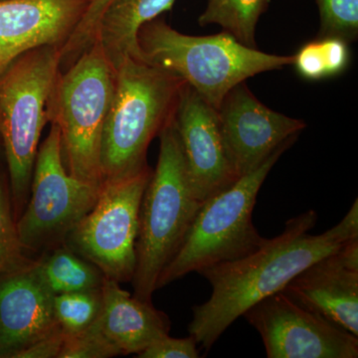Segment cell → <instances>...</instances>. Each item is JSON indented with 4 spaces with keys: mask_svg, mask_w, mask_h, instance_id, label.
I'll list each match as a JSON object with an SVG mask.
<instances>
[{
    "mask_svg": "<svg viewBox=\"0 0 358 358\" xmlns=\"http://www.w3.org/2000/svg\"><path fill=\"white\" fill-rule=\"evenodd\" d=\"M60 73V48L43 46L23 53L0 76V136L16 220L29 199L40 138Z\"/></svg>",
    "mask_w": 358,
    "mask_h": 358,
    "instance_id": "5b68a950",
    "label": "cell"
},
{
    "mask_svg": "<svg viewBox=\"0 0 358 358\" xmlns=\"http://www.w3.org/2000/svg\"><path fill=\"white\" fill-rule=\"evenodd\" d=\"M320 37L338 36L352 41L358 35V0H317Z\"/></svg>",
    "mask_w": 358,
    "mask_h": 358,
    "instance_id": "7402d4cb",
    "label": "cell"
},
{
    "mask_svg": "<svg viewBox=\"0 0 358 358\" xmlns=\"http://www.w3.org/2000/svg\"><path fill=\"white\" fill-rule=\"evenodd\" d=\"M176 0H113L99 22L96 40L115 68L141 58L136 35L143 24L171 10ZM95 40V41H96Z\"/></svg>",
    "mask_w": 358,
    "mask_h": 358,
    "instance_id": "e0dca14e",
    "label": "cell"
},
{
    "mask_svg": "<svg viewBox=\"0 0 358 358\" xmlns=\"http://www.w3.org/2000/svg\"><path fill=\"white\" fill-rule=\"evenodd\" d=\"M174 124L190 185L199 201L203 203L239 179L224 145L217 110L189 85L181 90Z\"/></svg>",
    "mask_w": 358,
    "mask_h": 358,
    "instance_id": "7c38bea8",
    "label": "cell"
},
{
    "mask_svg": "<svg viewBox=\"0 0 358 358\" xmlns=\"http://www.w3.org/2000/svg\"><path fill=\"white\" fill-rule=\"evenodd\" d=\"M294 141L285 143L262 166L205 200L178 253L160 274L157 289L190 273L243 258L262 246L267 238L261 236L252 220L257 196L271 169Z\"/></svg>",
    "mask_w": 358,
    "mask_h": 358,
    "instance_id": "52a82bcc",
    "label": "cell"
},
{
    "mask_svg": "<svg viewBox=\"0 0 358 358\" xmlns=\"http://www.w3.org/2000/svg\"><path fill=\"white\" fill-rule=\"evenodd\" d=\"M268 0H208L199 25L218 24L238 41L256 48V27Z\"/></svg>",
    "mask_w": 358,
    "mask_h": 358,
    "instance_id": "d6986e66",
    "label": "cell"
},
{
    "mask_svg": "<svg viewBox=\"0 0 358 358\" xmlns=\"http://www.w3.org/2000/svg\"><path fill=\"white\" fill-rule=\"evenodd\" d=\"M224 145L238 178L262 166L278 148L296 141L307 124L271 110L245 82L224 96L217 110Z\"/></svg>",
    "mask_w": 358,
    "mask_h": 358,
    "instance_id": "8fae6325",
    "label": "cell"
},
{
    "mask_svg": "<svg viewBox=\"0 0 358 358\" xmlns=\"http://www.w3.org/2000/svg\"><path fill=\"white\" fill-rule=\"evenodd\" d=\"M101 188L70 176L63 162L60 131L51 124L37 152L29 199L16 220L26 252L48 251L64 244L96 204Z\"/></svg>",
    "mask_w": 358,
    "mask_h": 358,
    "instance_id": "ba28073f",
    "label": "cell"
},
{
    "mask_svg": "<svg viewBox=\"0 0 358 358\" xmlns=\"http://www.w3.org/2000/svg\"><path fill=\"white\" fill-rule=\"evenodd\" d=\"M282 292L358 338V237L301 271Z\"/></svg>",
    "mask_w": 358,
    "mask_h": 358,
    "instance_id": "4fadbf2b",
    "label": "cell"
},
{
    "mask_svg": "<svg viewBox=\"0 0 358 358\" xmlns=\"http://www.w3.org/2000/svg\"><path fill=\"white\" fill-rule=\"evenodd\" d=\"M34 263L0 275V358H17L60 329L54 317V294Z\"/></svg>",
    "mask_w": 358,
    "mask_h": 358,
    "instance_id": "9a60e30c",
    "label": "cell"
},
{
    "mask_svg": "<svg viewBox=\"0 0 358 358\" xmlns=\"http://www.w3.org/2000/svg\"><path fill=\"white\" fill-rule=\"evenodd\" d=\"M320 43L326 63L327 77L345 72L350 59L348 41L338 36H327L320 37Z\"/></svg>",
    "mask_w": 358,
    "mask_h": 358,
    "instance_id": "4316f807",
    "label": "cell"
},
{
    "mask_svg": "<svg viewBox=\"0 0 358 358\" xmlns=\"http://www.w3.org/2000/svg\"><path fill=\"white\" fill-rule=\"evenodd\" d=\"M159 155L141 199L134 296L152 301L164 268L173 260L202 202L193 192L174 117L159 134Z\"/></svg>",
    "mask_w": 358,
    "mask_h": 358,
    "instance_id": "277c9868",
    "label": "cell"
},
{
    "mask_svg": "<svg viewBox=\"0 0 358 358\" xmlns=\"http://www.w3.org/2000/svg\"><path fill=\"white\" fill-rule=\"evenodd\" d=\"M99 327L120 355H140L157 338L169 334L171 320L152 301L131 296L120 282L106 278Z\"/></svg>",
    "mask_w": 358,
    "mask_h": 358,
    "instance_id": "2e32d148",
    "label": "cell"
},
{
    "mask_svg": "<svg viewBox=\"0 0 358 358\" xmlns=\"http://www.w3.org/2000/svg\"><path fill=\"white\" fill-rule=\"evenodd\" d=\"M33 261L26 256L18 237L8 176L0 171V275L26 267Z\"/></svg>",
    "mask_w": 358,
    "mask_h": 358,
    "instance_id": "44dd1931",
    "label": "cell"
},
{
    "mask_svg": "<svg viewBox=\"0 0 358 358\" xmlns=\"http://www.w3.org/2000/svg\"><path fill=\"white\" fill-rule=\"evenodd\" d=\"M115 79L117 69L96 40L60 73L52 93L49 122L60 131L66 169L89 185L102 186L103 182L101 148Z\"/></svg>",
    "mask_w": 358,
    "mask_h": 358,
    "instance_id": "8992f818",
    "label": "cell"
},
{
    "mask_svg": "<svg viewBox=\"0 0 358 358\" xmlns=\"http://www.w3.org/2000/svg\"><path fill=\"white\" fill-rule=\"evenodd\" d=\"M243 317L260 334L268 358L358 357L357 336L282 292L259 301Z\"/></svg>",
    "mask_w": 358,
    "mask_h": 358,
    "instance_id": "30bf717a",
    "label": "cell"
},
{
    "mask_svg": "<svg viewBox=\"0 0 358 358\" xmlns=\"http://www.w3.org/2000/svg\"><path fill=\"white\" fill-rule=\"evenodd\" d=\"M34 267L54 296L101 289L106 280L100 268L65 244L48 250Z\"/></svg>",
    "mask_w": 358,
    "mask_h": 358,
    "instance_id": "ac0fdd59",
    "label": "cell"
},
{
    "mask_svg": "<svg viewBox=\"0 0 358 358\" xmlns=\"http://www.w3.org/2000/svg\"><path fill=\"white\" fill-rule=\"evenodd\" d=\"M65 334L61 329L40 339L26 348L17 358H58L64 343Z\"/></svg>",
    "mask_w": 358,
    "mask_h": 358,
    "instance_id": "83f0119b",
    "label": "cell"
},
{
    "mask_svg": "<svg viewBox=\"0 0 358 358\" xmlns=\"http://www.w3.org/2000/svg\"><path fill=\"white\" fill-rule=\"evenodd\" d=\"M113 0H90L86 13L76 30L60 50V71L69 68L95 42L103 13Z\"/></svg>",
    "mask_w": 358,
    "mask_h": 358,
    "instance_id": "603a6c76",
    "label": "cell"
},
{
    "mask_svg": "<svg viewBox=\"0 0 358 358\" xmlns=\"http://www.w3.org/2000/svg\"><path fill=\"white\" fill-rule=\"evenodd\" d=\"M115 69V95L101 148L103 181L133 176L148 166V147L173 119L186 84L141 58H126Z\"/></svg>",
    "mask_w": 358,
    "mask_h": 358,
    "instance_id": "3957f363",
    "label": "cell"
},
{
    "mask_svg": "<svg viewBox=\"0 0 358 358\" xmlns=\"http://www.w3.org/2000/svg\"><path fill=\"white\" fill-rule=\"evenodd\" d=\"M0 1H2V0H0Z\"/></svg>",
    "mask_w": 358,
    "mask_h": 358,
    "instance_id": "f1b7e54d",
    "label": "cell"
},
{
    "mask_svg": "<svg viewBox=\"0 0 358 358\" xmlns=\"http://www.w3.org/2000/svg\"><path fill=\"white\" fill-rule=\"evenodd\" d=\"M197 343L192 336L185 338H176L169 334L157 338L145 348L138 358H199Z\"/></svg>",
    "mask_w": 358,
    "mask_h": 358,
    "instance_id": "d4e9b609",
    "label": "cell"
},
{
    "mask_svg": "<svg viewBox=\"0 0 358 358\" xmlns=\"http://www.w3.org/2000/svg\"><path fill=\"white\" fill-rule=\"evenodd\" d=\"M96 320L81 333L65 336L64 343L58 358L119 357L120 353L105 338Z\"/></svg>",
    "mask_w": 358,
    "mask_h": 358,
    "instance_id": "cb8c5ba5",
    "label": "cell"
},
{
    "mask_svg": "<svg viewBox=\"0 0 358 358\" xmlns=\"http://www.w3.org/2000/svg\"><path fill=\"white\" fill-rule=\"evenodd\" d=\"M53 310L59 329L65 336L81 333L91 327L102 313V288L56 294Z\"/></svg>",
    "mask_w": 358,
    "mask_h": 358,
    "instance_id": "ffe728a7",
    "label": "cell"
},
{
    "mask_svg": "<svg viewBox=\"0 0 358 358\" xmlns=\"http://www.w3.org/2000/svg\"><path fill=\"white\" fill-rule=\"evenodd\" d=\"M294 67L300 76L310 81L327 77L326 63L320 48V40H313L301 47L294 55Z\"/></svg>",
    "mask_w": 358,
    "mask_h": 358,
    "instance_id": "484cf974",
    "label": "cell"
},
{
    "mask_svg": "<svg viewBox=\"0 0 358 358\" xmlns=\"http://www.w3.org/2000/svg\"><path fill=\"white\" fill-rule=\"evenodd\" d=\"M152 169L103 182L93 208L64 244L96 266L108 279L131 282L136 271V245L141 199Z\"/></svg>",
    "mask_w": 358,
    "mask_h": 358,
    "instance_id": "9c48e42d",
    "label": "cell"
},
{
    "mask_svg": "<svg viewBox=\"0 0 358 358\" xmlns=\"http://www.w3.org/2000/svg\"><path fill=\"white\" fill-rule=\"evenodd\" d=\"M90 0L0 1V76L25 52L62 48L82 20Z\"/></svg>",
    "mask_w": 358,
    "mask_h": 358,
    "instance_id": "5bb4252c",
    "label": "cell"
},
{
    "mask_svg": "<svg viewBox=\"0 0 358 358\" xmlns=\"http://www.w3.org/2000/svg\"><path fill=\"white\" fill-rule=\"evenodd\" d=\"M136 41L143 60L182 79L215 110L236 85L294 63V55L265 53L226 31L208 36L183 34L160 17L141 26Z\"/></svg>",
    "mask_w": 358,
    "mask_h": 358,
    "instance_id": "7a4b0ae2",
    "label": "cell"
},
{
    "mask_svg": "<svg viewBox=\"0 0 358 358\" xmlns=\"http://www.w3.org/2000/svg\"><path fill=\"white\" fill-rule=\"evenodd\" d=\"M317 221V212H303L253 253L199 271L212 293L205 303L192 308L188 331L197 345L210 350L252 306L282 292L301 271L357 238V199L338 224L322 234H310Z\"/></svg>",
    "mask_w": 358,
    "mask_h": 358,
    "instance_id": "6da1fadb",
    "label": "cell"
}]
</instances>
